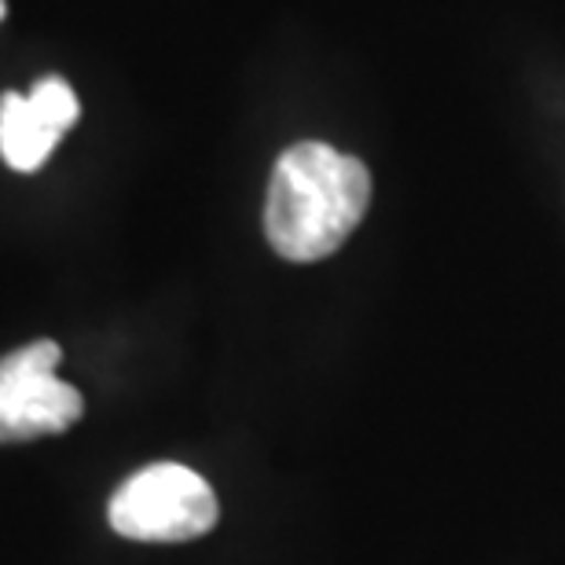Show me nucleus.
<instances>
[{
    "mask_svg": "<svg viewBox=\"0 0 565 565\" xmlns=\"http://www.w3.org/2000/svg\"><path fill=\"white\" fill-rule=\"evenodd\" d=\"M0 19H4V0H0Z\"/></svg>",
    "mask_w": 565,
    "mask_h": 565,
    "instance_id": "6",
    "label": "nucleus"
},
{
    "mask_svg": "<svg viewBox=\"0 0 565 565\" xmlns=\"http://www.w3.org/2000/svg\"><path fill=\"white\" fill-rule=\"evenodd\" d=\"M60 342L41 338L0 356V445H22L71 429L85 415V401L55 375Z\"/></svg>",
    "mask_w": 565,
    "mask_h": 565,
    "instance_id": "3",
    "label": "nucleus"
},
{
    "mask_svg": "<svg viewBox=\"0 0 565 565\" xmlns=\"http://www.w3.org/2000/svg\"><path fill=\"white\" fill-rule=\"evenodd\" d=\"M110 529L137 544H188L206 536L221 518L210 481L180 462L137 470L107 507Z\"/></svg>",
    "mask_w": 565,
    "mask_h": 565,
    "instance_id": "2",
    "label": "nucleus"
},
{
    "mask_svg": "<svg viewBox=\"0 0 565 565\" xmlns=\"http://www.w3.org/2000/svg\"><path fill=\"white\" fill-rule=\"evenodd\" d=\"M55 143H60V132L33 110L30 96L8 93L0 99V154L15 173L41 169Z\"/></svg>",
    "mask_w": 565,
    "mask_h": 565,
    "instance_id": "4",
    "label": "nucleus"
},
{
    "mask_svg": "<svg viewBox=\"0 0 565 565\" xmlns=\"http://www.w3.org/2000/svg\"><path fill=\"white\" fill-rule=\"evenodd\" d=\"M371 202V173L353 154L331 143H294L279 154L268 180L265 235L287 262L309 265L331 257Z\"/></svg>",
    "mask_w": 565,
    "mask_h": 565,
    "instance_id": "1",
    "label": "nucleus"
},
{
    "mask_svg": "<svg viewBox=\"0 0 565 565\" xmlns=\"http://www.w3.org/2000/svg\"><path fill=\"white\" fill-rule=\"evenodd\" d=\"M30 104L60 137L77 121V96L63 77H41V82L30 88Z\"/></svg>",
    "mask_w": 565,
    "mask_h": 565,
    "instance_id": "5",
    "label": "nucleus"
}]
</instances>
